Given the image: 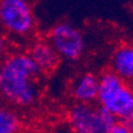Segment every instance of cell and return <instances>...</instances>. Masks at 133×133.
Masks as SVG:
<instances>
[{
	"mask_svg": "<svg viewBox=\"0 0 133 133\" xmlns=\"http://www.w3.org/2000/svg\"><path fill=\"white\" fill-rule=\"evenodd\" d=\"M130 86H131V88H132V90H133V81L130 83Z\"/></svg>",
	"mask_w": 133,
	"mask_h": 133,
	"instance_id": "16",
	"label": "cell"
},
{
	"mask_svg": "<svg viewBox=\"0 0 133 133\" xmlns=\"http://www.w3.org/2000/svg\"><path fill=\"white\" fill-rule=\"evenodd\" d=\"M54 133H72V132L69 130V127H68V128H65V130H58V131H56V132H54Z\"/></svg>",
	"mask_w": 133,
	"mask_h": 133,
	"instance_id": "14",
	"label": "cell"
},
{
	"mask_svg": "<svg viewBox=\"0 0 133 133\" xmlns=\"http://www.w3.org/2000/svg\"><path fill=\"white\" fill-rule=\"evenodd\" d=\"M0 24L14 36L30 35L35 29V16L28 0H0Z\"/></svg>",
	"mask_w": 133,
	"mask_h": 133,
	"instance_id": "4",
	"label": "cell"
},
{
	"mask_svg": "<svg viewBox=\"0 0 133 133\" xmlns=\"http://www.w3.org/2000/svg\"><path fill=\"white\" fill-rule=\"evenodd\" d=\"M99 91V76L83 72L76 77L71 86V96L78 103H96Z\"/></svg>",
	"mask_w": 133,
	"mask_h": 133,
	"instance_id": "7",
	"label": "cell"
},
{
	"mask_svg": "<svg viewBox=\"0 0 133 133\" xmlns=\"http://www.w3.org/2000/svg\"><path fill=\"white\" fill-rule=\"evenodd\" d=\"M96 103L105 108L118 121L133 115V90L130 83L108 69L99 76Z\"/></svg>",
	"mask_w": 133,
	"mask_h": 133,
	"instance_id": "2",
	"label": "cell"
},
{
	"mask_svg": "<svg viewBox=\"0 0 133 133\" xmlns=\"http://www.w3.org/2000/svg\"><path fill=\"white\" fill-rule=\"evenodd\" d=\"M109 133H131V132L126 128V126H125L122 122L116 121L115 125L112 127V130H111V132Z\"/></svg>",
	"mask_w": 133,
	"mask_h": 133,
	"instance_id": "11",
	"label": "cell"
},
{
	"mask_svg": "<svg viewBox=\"0 0 133 133\" xmlns=\"http://www.w3.org/2000/svg\"><path fill=\"white\" fill-rule=\"evenodd\" d=\"M42 70L28 52H14L0 61V97L17 108H30L41 96Z\"/></svg>",
	"mask_w": 133,
	"mask_h": 133,
	"instance_id": "1",
	"label": "cell"
},
{
	"mask_svg": "<svg viewBox=\"0 0 133 133\" xmlns=\"http://www.w3.org/2000/svg\"><path fill=\"white\" fill-rule=\"evenodd\" d=\"M48 41L58 57L66 62H77L86 50L82 32L68 22H59L54 25L50 29Z\"/></svg>",
	"mask_w": 133,
	"mask_h": 133,
	"instance_id": "3",
	"label": "cell"
},
{
	"mask_svg": "<svg viewBox=\"0 0 133 133\" xmlns=\"http://www.w3.org/2000/svg\"><path fill=\"white\" fill-rule=\"evenodd\" d=\"M4 106H5V102H4V100L1 99V97H0V109H1V108H3Z\"/></svg>",
	"mask_w": 133,
	"mask_h": 133,
	"instance_id": "15",
	"label": "cell"
},
{
	"mask_svg": "<svg viewBox=\"0 0 133 133\" xmlns=\"http://www.w3.org/2000/svg\"><path fill=\"white\" fill-rule=\"evenodd\" d=\"M22 120L13 108L4 106L0 109V133H19Z\"/></svg>",
	"mask_w": 133,
	"mask_h": 133,
	"instance_id": "10",
	"label": "cell"
},
{
	"mask_svg": "<svg viewBox=\"0 0 133 133\" xmlns=\"http://www.w3.org/2000/svg\"><path fill=\"white\" fill-rule=\"evenodd\" d=\"M116 121L115 116L96 103L89 133H109Z\"/></svg>",
	"mask_w": 133,
	"mask_h": 133,
	"instance_id": "9",
	"label": "cell"
},
{
	"mask_svg": "<svg viewBox=\"0 0 133 133\" xmlns=\"http://www.w3.org/2000/svg\"><path fill=\"white\" fill-rule=\"evenodd\" d=\"M6 49H7V41H6L5 36L0 32V61L5 57Z\"/></svg>",
	"mask_w": 133,
	"mask_h": 133,
	"instance_id": "12",
	"label": "cell"
},
{
	"mask_svg": "<svg viewBox=\"0 0 133 133\" xmlns=\"http://www.w3.org/2000/svg\"><path fill=\"white\" fill-rule=\"evenodd\" d=\"M120 122H122V124L126 126V128H127L131 133H133V115L130 116V118H127V119L122 120V121H120Z\"/></svg>",
	"mask_w": 133,
	"mask_h": 133,
	"instance_id": "13",
	"label": "cell"
},
{
	"mask_svg": "<svg viewBox=\"0 0 133 133\" xmlns=\"http://www.w3.org/2000/svg\"><path fill=\"white\" fill-rule=\"evenodd\" d=\"M96 103L75 102L68 111V127L72 133H89Z\"/></svg>",
	"mask_w": 133,
	"mask_h": 133,
	"instance_id": "8",
	"label": "cell"
},
{
	"mask_svg": "<svg viewBox=\"0 0 133 133\" xmlns=\"http://www.w3.org/2000/svg\"><path fill=\"white\" fill-rule=\"evenodd\" d=\"M28 55L38 65L42 72H50L58 65L61 58L48 39H37L31 44Z\"/></svg>",
	"mask_w": 133,
	"mask_h": 133,
	"instance_id": "6",
	"label": "cell"
},
{
	"mask_svg": "<svg viewBox=\"0 0 133 133\" xmlns=\"http://www.w3.org/2000/svg\"><path fill=\"white\" fill-rule=\"evenodd\" d=\"M112 72L119 76L125 82L131 83L133 81V44L124 43L114 49L111 56Z\"/></svg>",
	"mask_w": 133,
	"mask_h": 133,
	"instance_id": "5",
	"label": "cell"
}]
</instances>
